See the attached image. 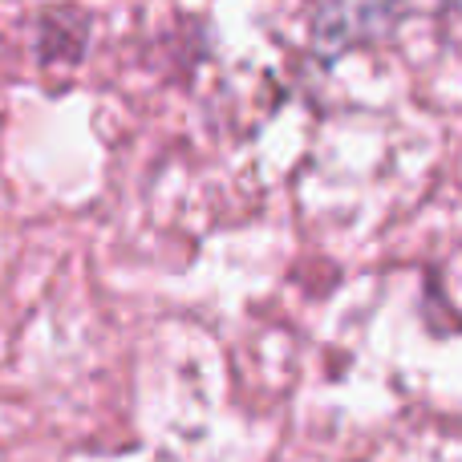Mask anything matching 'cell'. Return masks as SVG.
<instances>
[{"instance_id":"cell-1","label":"cell","mask_w":462,"mask_h":462,"mask_svg":"<svg viewBox=\"0 0 462 462\" xmlns=\"http://www.w3.org/2000/svg\"><path fill=\"white\" fill-rule=\"evenodd\" d=\"M402 0H317L312 8V45L320 53H341L349 45L390 29Z\"/></svg>"}]
</instances>
